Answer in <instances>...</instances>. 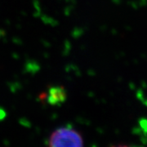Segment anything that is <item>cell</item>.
I'll list each match as a JSON object with an SVG mask.
<instances>
[{
	"mask_svg": "<svg viewBox=\"0 0 147 147\" xmlns=\"http://www.w3.org/2000/svg\"><path fill=\"white\" fill-rule=\"evenodd\" d=\"M110 147H131L129 146H127V145H117V146H112Z\"/></svg>",
	"mask_w": 147,
	"mask_h": 147,
	"instance_id": "7a4b0ae2",
	"label": "cell"
},
{
	"mask_svg": "<svg viewBox=\"0 0 147 147\" xmlns=\"http://www.w3.org/2000/svg\"><path fill=\"white\" fill-rule=\"evenodd\" d=\"M84 138L77 130L62 127L56 129L48 139V147H84Z\"/></svg>",
	"mask_w": 147,
	"mask_h": 147,
	"instance_id": "6da1fadb",
	"label": "cell"
}]
</instances>
